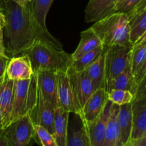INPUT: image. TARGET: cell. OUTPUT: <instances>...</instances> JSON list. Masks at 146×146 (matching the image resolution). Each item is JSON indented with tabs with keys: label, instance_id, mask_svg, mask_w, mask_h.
Segmentation results:
<instances>
[{
	"label": "cell",
	"instance_id": "cell-31",
	"mask_svg": "<svg viewBox=\"0 0 146 146\" xmlns=\"http://www.w3.org/2000/svg\"><path fill=\"white\" fill-rule=\"evenodd\" d=\"M146 74V52L145 54V57H144L143 62L142 63V65L140 67L139 70L138 71V72L136 73L135 76L133 77V81H132V87H131V92L133 94H134L135 90H136L137 87H138V84H140V82H141V80H143L145 75Z\"/></svg>",
	"mask_w": 146,
	"mask_h": 146
},
{
	"label": "cell",
	"instance_id": "cell-36",
	"mask_svg": "<svg viewBox=\"0 0 146 146\" xmlns=\"http://www.w3.org/2000/svg\"><path fill=\"white\" fill-rule=\"evenodd\" d=\"M0 146H9L6 138L4 129H0Z\"/></svg>",
	"mask_w": 146,
	"mask_h": 146
},
{
	"label": "cell",
	"instance_id": "cell-41",
	"mask_svg": "<svg viewBox=\"0 0 146 146\" xmlns=\"http://www.w3.org/2000/svg\"><path fill=\"white\" fill-rule=\"evenodd\" d=\"M4 24V13H0V30L3 29Z\"/></svg>",
	"mask_w": 146,
	"mask_h": 146
},
{
	"label": "cell",
	"instance_id": "cell-32",
	"mask_svg": "<svg viewBox=\"0 0 146 146\" xmlns=\"http://www.w3.org/2000/svg\"><path fill=\"white\" fill-rule=\"evenodd\" d=\"M146 96V74L145 77L143 78L140 84L137 87L136 90L133 94V100L135 101L137 100L142 98V97Z\"/></svg>",
	"mask_w": 146,
	"mask_h": 146
},
{
	"label": "cell",
	"instance_id": "cell-1",
	"mask_svg": "<svg viewBox=\"0 0 146 146\" xmlns=\"http://www.w3.org/2000/svg\"><path fill=\"white\" fill-rule=\"evenodd\" d=\"M31 3L20 6L12 0H7L6 2L3 28L5 30L6 52L11 57L21 55L38 40H46L62 47L49 31L37 24L31 12Z\"/></svg>",
	"mask_w": 146,
	"mask_h": 146
},
{
	"label": "cell",
	"instance_id": "cell-13",
	"mask_svg": "<svg viewBox=\"0 0 146 146\" xmlns=\"http://www.w3.org/2000/svg\"><path fill=\"white\" fill-rule=\"evenodd\" d=\"M34 74L31 62L27 55L12 57L9 60L6 70V76L13 81L27 80Z\"/></svg>",
	"mask_w": 146,
	"mask_h": 146
},
{
	"label": "cell",
	"instance_id": "cell-16",
	"mask_svg": "<svg viewBox=\"0 0 146 146\" xmlns=\"http://www.w3.org/2000/svg\"><path fill=\"white\" fill-rule=\"evenodd\" d=\"M73 114V120L68 123L66 146H90L84 121L79 115Z\"/></svg>",
	"mask_w": 146,
	"mask_h": 146
},
{
	"label": "cell",
	"instance_id": "cell-9",
	"mask_svg": "<svg viewBox=\"0 0 146 146\" xmlns=\"http://www.w3.org/2000/svg\"><path fill=\"white\" fill-rule=\"evenodd\" d=\"M113 103L108 100L99 117L92 123L86 125L90 146H103Z\"/></svg>",
	"mask_w": 146,
	"mask_h": 146
},
{
	"label": "cell",
	"instance_id": "cell-8",
	"mask_svg": "<svg viewBox=\"0 0 146 146\" xmlns=\"http://www.w3.org/2000/svg\"><path fill=\"white\" fill-rule=\"evenodd\" d=\"M56 107L48 102L37 89V97L34 108L29 114L33 125H40L54 135Z\"/></svg>",
	"mask_w": 146,
	"mask_h": 146
},
{
	"label": "cell",
	"instance_id": "cell-40",
	"mask_svg": "<svg viewBox=\"0 0 146 146\" xmlns=\"http://www.w3.org/2000/svg\"><path fill=\"white\" fill-rule=\"evenodd\" d=\"M6 2H7V0H0V11L1 12L4 13L5 10Z\"/></svg>",
	"mask_w": 146,
	"mask_h": 146
},
{
	"label": "cell",
	"instance_id": "cell-28",
	"mask_svg": "<svg viewBox=\"0 0 146 146\" xmlns=\"http://www.w3.org/2000/svg\"><path fill=\"white\" fill-rule=\"evenodd\" d=\"M107 95L109 101L118 106L131 103L133 100V94L129 90H113L108 92Z\"/></svg>",
	"mask_w": 146,
	"mask_h": 146
},
{
	"label": "cell",
	"instance_id": "cell-23",
	"mask_svg": "<svg viewBox=\"0 0 146 146\" xmlns=\"http://www.w3.org/2000/svg\"><path fill=\"white\" fill-rule=\"evenodd\" d=\"M130 40L133 45L146 31V7L129 17Z\"/></svg>",
	"mask_w": 146,
	"mask_h": 146
},
{
	"label": "cell",
	"instance_id": "cell-44",
	"mask_svg": "<svg viewBox=\"0 0 146 146\" xmlns=\"http://www.w3.org/2000/svg\"><path fill=\"white\" fill-rule=\"evenodd\" d=\"M121 1V0H118V1Z\"/></svg>",
	"mask_w": 146,
	"mask_h": 146
},
{
	"label": "cell",
	"instance_id": "cell-27",
	"mask_svg": "<svg viewBox=\"0 0 146 146\" xmlns=\"http://www.w3.org/2000/svg\"><path fill=\"white\" fill-rule=\"evenodd\" d=\"M146 52V42L134 44L131 49L130 57V67L133 77L136 74L142 65Z\"/></svg>",
	"mask_w": 146,
	"mask_h": 146
},
{
	"label": "cell",
	"instance_id": "cell-34",
	"mask_svg": "<svg viewBox=\"0 0 146 146\" xmlns=\"http://www.w3.org/2000/svg\"><path fill=\"white\" fill-rule=\"evenodd\" d=\"M125 146H146V136L130 140Z\"/></svg>",
	"mask_w": 146,
	"mask_h": 146
},
{
	"label": "cell",
	"instance_id": "cell-43",
	"mask_svg": "<svg viewBox=\"0 0 146 146\" xmlns=\"http://www.w3.org/2000/svg\"><path fill=\"white\" fill-rule=\"evenodd\" d=\"M144 136H146V132H145V133H144V134H143V135L142 137H144Z\"/></svg>",
	"mask_w": 146,
	"mask_h": 146
},
{
	"label": "cell",
	"instance_id": "cell-39",
	"mask_svg": "<svg viewBox=\"0 0 146 146\" xmlns=\"http://www.w3.org/2000/svg\"><path fill=\"white\" fill-rule=\"evenodd\" d=\"M142 42H146V31L140 37L139 40L136 42L134 44H140V43H142ZM133 44V45H134Z\"/></svg>",
	"mask_w": 146,
	"mask_h": 146
},
{
	"label": "cell",
	"instance_id": "cell-45",
	"mask_svg": "<svg viewBox=\"0 0 146 146\" xmlns=\"http://www.w3.org/2000/svg\"><path fill=\"white\" fill-rule=\"evenodd\" d=\"M0 13H2V12H1V11H0Z\"/></svg>",
	"mask_w": 146,
	"mask_h": 146
},
{
	"label": "cell",
	"instance_id": "cell-2",
	"mask_svg": "<svg viewBox=\"0 0 146 146\" xmlns=\"http://www.w3.org/2000/svg\"><path fill=\"white\" fill-rule=\"evenodd\" d=\"M21 55L28 56L34 74L44 70L67 71L73 61L62 47L46 40L36 41Z\"/></svg>",
	"mask_w": 146,
	"mask_h": 146
},
{
	"label": "cell",
	"instance_id": "cell-24",
	"mask_svg": "<svg viewBox=\"0 0 146 146\" xmlns=\"http://www.w3.org/2000/svg\"><path fill=\"white\" fill-rule=\"evenodd\" d=\"M54 0H34L31 1V12L37 24L45 31H48L46 25L47 14Z\"/></svg>",
	"mask_w": 146,
	"mask_h": 146
},
{
	"label": "cell",
	"instance_id": "cell-5",
	"mask_svg": "<svg viewBox=\"0 0 146 146\" xmlns=\"http://www.w3.org/2000/svg\"><path fill=\"white\" fill-rule=\"evenodd\" d=\"M105 49V86L130 64L132 47L114 45Z\"/></svg>",
	"mask_w": 146,
	"mask_h": 146
},
{
	"label": "cell",
	"instance_id": "cell-29",
	"mask_svg": "<svg viewBox=\"0 0 146 146\" xmlns=\"http://www.w3.org/2000/svg\"><path fill=\"white\" fill-rule=\"evenodd\" d=\"M34 130L36 135V142L41 146H58L52 134L46 129L40 125H34Z\"/></svg>",
	"mask_w": 146,
	"mask_h": 146
},
{
	"label": "cell",
	"instance_id": "cell-21",
	"mask_svg": "<svg viewBox=\"0 0 146 146\" xmlns=\"http://www.w3.org/2000/svg\"><path fill=\"white\" fill-rule=\"evenodd\" d=\"M84 72L91 81L95 90L105 89V49L100 57Z\"/></svg>",
	"mask_w": 146,
	"mask_h": 146
},
{
	"label": "cell",
	"instance_id": "cell-26",
	"mask_svg": "<svg viewBox=\"0 0 146 146\" xmlns=\"http://www.w3.org/2000/svg\"><path fill=\"white\" fill-rule=\"evenodd\" d=\"M103 45H100L97 48L90 52L86 53L76 60H73L71 67L77 72H81L86 70L94 62H95L104 52Z\"/></svg>",
	"mask_w": 146,
	"mask_h": 146
},
{
	"label": "cell",
	"instance_id": "cell-10",
	"mask_svg": "<svg viewBox=\"0 0 146 146\" xmlns=\"http://www.w3.org/2000/svg\"><path fill=\"white\" fill-rule=\"evenodd\" d=\"M108 101L107 92L105 89L96 90L84 104L79 116L86 125L95 121L102 113Z\"/></svg>",
	"mask_w": 146,
	"mask_h": 146
},
{
	"label": "cell",
	"instance_id": "cell-20",
	"mask_svg": "<svg viewBox=\"0 0 146 146\" xmlns=\"http://www.w3.org/2000/svg\"><path fill=\"white\" fill-rule=\"evenodd\" d=\"M70 113L56 107L54 123V136L58 146H66Z\"/></svg>",
	"mask_w": 146,
	"mask_h": 146
},
{
	"label": "cell",
	"instance_id": "cell-18",
	"mask_svg": "<svg viewBox=\"0 0 146 146\" xmlns=\"http://www.w3.org/2000/svg\"><path fill=\"white\" fill-rule=\"evenodd\" d=\"M119 145L125 146L131 139L133 126L131 103L119 106L118 114Z\"/></svg>",
	"mask_w": 146,
	"mask_h": 146
},
{
	"label": "cell",
	"instance_id": "cell-38",
	"mask_svg": "<svg viewBox=\"0 0 146 146\" xmlns=\"http://www.w3.org/2000/svg\"><path fill=\"white\" fill-rule=\"evenodd\" d=\"M12 1L20 6H27V4L31 3L34 0H12Z\"/></svg>",
	"mask_w": 146,
	"mask_h": 146
},
{
	"label": "cell",
	"instance_id": "cell-17",
	"mask_svg": "<svg viewBox=\"0 0 146 146\" xmlns=\"http://www.w3.org/2000/svg\"><path fill=\"white\" fill-rule=\"evenodd\" d=\"M133 126L130 140L139 138L146 132V96L131 102Z\"/></svg>",
	"mask_w": 146,
	"mask_h": 146
},
{
	"label": "cell",
	"instance_id": "cell-35",
	"mask_svg": "<svg viewBox=\"0 0 146 146\" xmlns=\"http://www.w3.org/2000/svg\"><path fill=\"white\" fill-rule=\"evenodd\" d=\"M0 57L6 59H10V57L7 55L6 52L5 44L4 42V34H3V29L0 30Z\"/></svg>",
	"mask_w": 146,
	"mask_h": 146
},
{
	"label": "cell",
	"instance_id": "cell-30",
	"mask_svg": "<svg viewBox=\"0 0 146 146\" xmlns=\"http://www.w3.org/2000/svg\"><path fill=\"white\" fill-rule=\"evenodd\" d=\"M143 0H121L118 1L113 9V13H123L129 15Z\"/></svg>",
	"mask_w": 146,
	"mask_h": 146
},
{
	"label": "cell",
	"instance_id": "cell-12",
	"mask_svg": "<svg viewBox=\"0 0 146 146\" xmlns=\"http://www.w3.org/2000/svg\"><path fill=\"white\" fill-rule=\"evenodd\" d=\"M57 107L76 114L74 95L66 71L57 72Z\"/></svg>",
	"mask_w": 146,
	"mask_h": 146
},
{
	"label": "cell",
	"instance_id": "cell-37",
	"mask_svg": "<svg viewBox=\"0 0 146 146\" xmlns=\"http://www.w3.org/2000/svg\"><path fill=\"white\" fill-rule=\"evenodd\" d=\"M145 7H146V0H143V1H141V4H140L139 5H138V7H137L136 8H135V9H134L133 11L132 12H131V14H129V15H128V17H131V16H132V15H133V14H135V13L138 12V11H141V10H142L143 9L145 8Z\"/></svg>",
	"mask_w": 146,
	"mask_h": 146
},
{
	"label": "cell",
	"instance_id": "cell-7",
	"mask_svg": "<svg viewBox=\"0 0 146 146\" xmlns=\"http://www.w3.org/2000/svg\"><path fill=\"white\" fill-rule=\"evenodd\" d=\"M66 72L74 95L76 114L81 115L85 103L96 90L84 72H77L71 67H68Z\"/></svg>",
	"mask_w": 146,
	"mask_h": 146
},
{
	"label": "cell",
	"instance_id": "cell-3",
	"mask_svg": "<svg viewBox=\"0 0 146 146\" xmlns=\"http://www.w3.org/2000/svg\"><path fill=\"white\" fill-rule=\"evenodd\" d=\"M104 48L114 45L133 47L130 40V24L128 14L113 13L91 26Z\"/></svg>",
	"mask_w": 146,
	"mask_h": 146
},
{
	"label": "cell",
	"instance_id": "cell-42",
	"mask_svg": "<svg viewBox=\"0 0 146 146\" xmlns=\"http://www.w3.org/2000/svg\"><path fill=\"white\" fill-rule=\"evenodd\" d=\"M0 129H3L2 117H1V110H0Z\"/></svg>",
	"mask_w": 146,
	"mask_h": 146
},
{
	"label": "cell",
	"instance_id": "cell-19",
	"mask_svg": "<svg viewBox=\"0 0 146 146\" xmlns=\"http://www.w3.org/2000/svg\"><path fill=\"white\" fill-rule=\"evenodd\" d=\"M100 45H102V43L91 27L87 29L85 31H81L79 44L74 52L71 54L72 60H77Z\"/></svg>",
	"mask_w": 146,
	"mask_h": 146
},
{
	"label": "cell",
	"instance_id": "cell-4",
	"mask_svg": "<svg viewBox=\"0 0 146 146\" xmlns=\"http://www.w3.org/2000/svg\"><path fill=\"white\" fill-rule=\"evenodd\" d=\"M36 97L37 83L35 74L29 80L14 81V100L10 125L29 114L35 105Z\"/></svg>",
	"mask_w": 146,
	"mask_h": 146
},
{
	"label": "cell",
	"instance_id": "cell-6",
	"mask_svg": "<svg viewBox=\"0 0 146 146\" xmlns=\"http://www.w3.org/2000/svg\"><path fill=\"white\" fill-rule=\"evenodd\" d=\"M4 132L9 146H32L36 142L34 125L29 115L13 122Z\"/></svg>",
	"mask_w": 146,
	"mask_h": 146
},
{
	"label": "cell",
	"instance_id": "cell-14",
	"mask_svg": "<svg viewBox=\"0 0 146 146\" xmlns=\"http://www.w3.org/2000/svg\"><path fill=\"white\" fill-rule=\"evenodd\" d=\"M14 81L6 76L0 83V110L2 117L3 129L10 125L13 100H14Z\"/></svg>",
	"mask_w": 146,
	"mask_h": 146
},
{
	"label": "cell",
	"instance_id": "cell-33",
	"mask_svg": "<svg viewBox=\"0 0 146 146\" xmlns=\"http://www.w3.org/2000/svg\"><path fill=\"white\" fill-rule=\"evenodd\" d=\"M10 59L0 57V83L4 80L6 77V70L8 62Z\"/></svg>",
	"mask_w": 146,
	"mask_h": 146
},
{
	"label": "cell",
	"instance_id": "cell-22",
	"mask_svg": "<svg viewBox=\"0 0 146 146\" xmlns=\"http://www.w3.org/2000/svg\"><path fill=\"white\" fill-rule=\"evenodd\" d=\"M119 106L113 104L111 110L103 146L119 145V128L118 124V114Z\"/></svg>",
	"mask_w": 146,
	"mask_h": 146
},
{
	"label": "cell",
	"instance_id": "cell-15",
	"mask_svg": "<svg viewBox=\"0 0 146 146\" xmlns=\"http://www.w3.org/2000/svg\"><path fill=\"white\" fill-rule=\"evenodd\" d=\"M118 0H89L85 9L86 23L96 22L111 14Z\"/></svg>",
	"mask_w": 146,
	"mask_h": 146
},
{
	"label": "cell",
	"instance_id": "cell-11",
	"mask_svg": "<svg viewBox=\"0 0 146 146\" xmlns=\"http://www.w3.org/2000/svg\"><path fill=\"white\" fill-rule=\"evenodd\" d=\"M37 89L44 99L54 107H58L57 102V72L44 70L36 73Z\"/></svg>",
	"mask_w": 146,
	"mask_h": 146
},
{
	"label": "cell",
	"instance_id": "cell-25",
	"mask_svg": "<svg viewBox=\"0 0 146 146\" xmlns=\"http://www.w3.org/2000/svg\"><path fill=\"white\" fill-rule=\"evenodd\" d=\"M133 75L131 73L130 64L123 72L107 83L105 86V90L108 92L113 90H123L131 91Z\"/></svg>",
	"mask_w": 146,
	"mask_h": 146
}]
</instances>
